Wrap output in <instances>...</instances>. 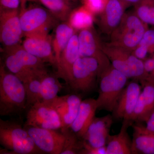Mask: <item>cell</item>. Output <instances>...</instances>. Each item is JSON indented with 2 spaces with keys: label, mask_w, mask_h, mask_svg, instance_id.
I'll return each mask as SVG.
<instances>
[{
  "label": "cell",
  "mask_w": 154,
  "mask_h": 154,
  "mask_svg": "<svg viewBox=\"0 0 154 154\" xmlns=\"http://www.w3.org/2000/svg\"><path fill=\"white\" fill-rule=\"evenodd\" d=\"M27 94L23 82L16 75L0 67V115L19 114L27 109Z\"/></svg>",
  "instance_id": "cell-1"
},
{
  "label": "cell",
  "mask_w": 154,
  "mask_h": 154,
  "mask_svg": "<svg viewBox=\"0 0 154 154\" xmlns=\"http://www.w3.org/2000/svg\"><path fill=\"white\" fill-rule=\"evenodd\" d=\"M99 78V96L96 99L98 110L112 113L128 78L111 64L100 74Z\"/></svg>",
  "instance_id": "cell-2"
},
{
  "label": "cell",
  "mask_w": 154,
  "mask_h": 154,
  "mask_svg": "<svg viewBox=\"0 0 154 154\" xmlns=\"http://www.w3.org/2000/svg\"><path fill=\"white\" fill-rule=\"evenodd\" d=\"M0 143L11 154H37L38 149L21 125L0 119Z\"/></svg>",
  "instance_id": "cell-3"
},
{
  "label": "cell",
  "mask_w": 154,
  "mask_h": 154,
  "mask_svg": "<svg viewBox=\"0 0 154 154\" xmlns=\"http://www.w3.org/2000/svg\"><path fill=\"white\" fill-rule=\"evenodd\" d=\"M102 50L112 66L128 79L137 80L140 84L145 82L146 76L144 69L143 61L136 57L132 52L110 44L102 46Z\"/></svg>",
  "instance_id": "cell-4"
},
{
  "label": "cell",
  "mask_w": 154,
  "mask_h": 154,
  "mask_svg": "<svg viewBox=\"0 0 154 154\" xmlns=\"http://www.w3.org/2000/svg\"><path fill=\"white\" fill-rule=\"evenodd\" d=\"M147 28L136 14H124L119 25L111 34V45L132 52L141 40Z\"/></svg>",
  "instance_id": "cell-5"
},
{
  "label": "cell",
  "mask_w": 154,
  "mask_h": 154,
  "mask_svg": "<svg viewBox=\"0 0 154 154\" xmlns=\"http://www.w3.org/2000/svg\"><path fill=\"white\" fill-rule=\"evenodd\" d=\"M4 52L3 64L20 79L32 73L46 69L44 61L28 52L19 44L5 48Z\"/></svg>",
  "instance_id": "cell-6"
},
{
  "label": "cell",
  "mask_w": 154,
  "mask_h": 154,
  "mask_svg": "<svg viewBox=\"0 0 154 154\" xmlns=\"http://www.w3.org/2000/svg\"><path fill=\"white\" fill-rule=\"evenodd\" d=\"M100 73V63L94 57H80L73 66L69 85L76 92L88 93L96 88Z\"/></svg>",
  "instance_id": "cell-7"
},
{
  "label": "cell",
  "mask_w": 154,
  "mask_h": 154,
  "mask_svg": "<svg viewBox=\"0 0 154 154\" xmlns=\"http://www.w3.org/2000/svg\"><path fill=\"white\" fill-rule=\"evenodd\" d=\"M28 109L25 126L55 130L62 128L59 115L49 103L38 102Z\"/></svg>",
  "instance_id": "cell-8"
},
{
  "label": "cell",
  "mask_w": 154,
  "mask_h": 154,
  "mask_svg": "<svg viewBox=\"0 0 154 154\" xmlns=\"http://www.w3.org/2000/svg\"><path fill=\"white\" fill-rule=\"evenodd\" d=\"M25 128L37 147L43 153L61 154L66 139L64 131L60 133L55 130L30 126Z\"/></svg>",
  "instance_id": "cell-9"
},
{
  "label": "cell",
  "mask_w": 154,
  "mask_h": 154,
  "mask_svg": "<svg viewBox=\"0 0 154 154\" xmlns=\"http://www.w3.org/2000/svg\"><path fill=\"white\" fill-rule=\"evenodd\" d=\"M19 18L25 36L36 33H48V30L54 22L52 15L39 7L21 10Z\"/></svg>",
  "instance_id": "cell-10"
},
{
  "label": "cell",
  "mask_w": 154,
  "mask_h": 154,
  "mask_svg": "<svg viewBox=\"0 0 154 154\" xmlns=\"http://www.w3.org/2000/svg\"><path fill=\"white\" fill-rule=\"evenodd\" d=\"M23 35L18 9H1L0 40L3 45L8 48L19 44Z\"/></svg>",
  "instance_id": "cell-11"
},
{
  "label": "cell",
  "mask_w": 154,
  "mask_h": 154,
  "mask_svg": "<svg viewBox=\"0 0 154 154\" xmlns=\"http://www.w3.org/2000/svg\"><path fill=\"white\" fill-rule=\"evenodd\" d=\"M142 88L140 82L137 80L133 79L127 85L112 112L113 119L130 121Z\"/></svg>",
  "instance_id": "cell-12"
},
{
  "label": "cell",
  "mask_w": 154,
  "mask_h": 154,
  "mask_svg": "<svg viewBox=\"0 0 154 154\" xmlns=\"http://www.w3.org/2000/svg\"><path fill=\"white\" fill-rule=\"evenodd\" d=\"M52 42L48 33H36L25 36L22 46L32 55L57 67Z\"/></svg>",
  "instance_id": "cell-13"
},
{
  "label": "cell",
  "mask_w": 154,
  "mask_h": 154,
  "mask_svg": "<svg viewBox=\"0 0 154 154\" xmlns=\"http://www.w3.org/2000/svg\"><path fill=\"white\" fill-rule=\"evenodd\" d=\"M78 35L80 57H94L98 60L100 63V75L111 64L102 51L95 33L90 28L81 30Z\"/></svg>",
  "instance_id": "cell-14"
},
{
  "label": "cell",
  "mask_w": 154,
  "mask_h": 154,
  "mask_svg": "<svg viewBox=\"0 0 154 154\" xmlns=\"http://www.w3.org/2000/svg\"><path fill=\"white\" fill-rule=\"evenodd\" d=\"M82 98L80 95L72 94L57 96L49 102L60 117L63 128L61 130L69 128L79 112Z\"/></svg>",
  "instance_id": "cell-15"
},
{
  "label": "cell",
  "mask_w": 154,
  "mask_h": 154,
  "mask_svg": "<svg viewBox=\"0 0 154 154\" xmlns=\"http://www.w3.org/2000/svg\"><path fill=\"white\" fill-rule=\"evenodd\" d=\"M113 117L110 114L101 117L95 116L88 128L83 140L94 147L106 145L110 135V128L113 122Z\"/></svg>",
  "instance_id": "cell-16"
},
{
  "label": "cell",
  "mask_w": 154,
  "mask_h": 154,
  "mask_svg": "<svg viewBox=\"0 0 154 154\" xmlns=\"http://www.w3.org/2000/svg\"><path fill=\"white\" fill-rule=\"evenodd\" d=\"M80 57L78 35L74 34L62 53L57 67V75L63 79L67 85L70 82L74 65Z\"/></svg>",
  "instance_id": "cell-17"
},
{
  "label": "cell",
  "mask_w": 154,
  "mask_h": 154,
  "mask_svg": "<svg viewBox=\"0 0 154 154\" xmlns=\"http://www.w3.org/2000/svg\"><path fill=\"white\" fill-rule=\"evenodd\" d=\"M98 110L96 99L90 98L82 100L76 117L69 129L77 137L83 140Z\"/></svg>",
  "instance_id": "cell-18"
},
{
  "label": "cell",
  "mask_w": 154,
  "mask_h": 154,
  "mask_svg": "<svg viewBox=\"0 0 154 154\" xmlns=\"http://www.w3.org/2000/svg\"><path fill=\"white\" fill-rule=\"evenodd\" d=\"M134 111L130 119L131 126L134 122H146L154 108V84L144 82Z\"/></svg>",
  "instance_id": "cell-19"
},
{
  "label": "cell",
  "mask_w": 154,
  "mask_h": 154,
  "mask_svg": "<svg viewBox=\"0 0 154 154\" xmlns=\"http://www.w3.org/2000/svg\"><path fill=\"white\" fill-rule=\"evenodd\" d=\"M131 154H154V132L149 130L143 122H134Z\"/></svg>",
  "instance_id": "cell-20"
},
{
  "label": "cell",
  "mask_w": 154,
  "mask_h": 154,
  "mask_svg": "<svg viewBox=\"0 0 154 154\" xmlns=\"http://www.w3.org/2000/svg\"><path fill=\"white\" fill-rule=\"evenodd\" d=\"M131 126L130 121L122 120L121 129L118 134L110 135L106 144L107 154H131L132 140L128 128Z\"/></svg>",
  "instance_id": "cell-21"
},
{
  "label": "cell",
  "mask_w": 154,
  "mask_h": 154,
  "mask_svg": "<svg viewBox=\"0 0 154 154\" xmlns=\"http://www.w3.org/2000/svg\"><path fill=\"white\" fill-rule=\"evenodd\" d=\"M101 18L105 32L111 33L118 27L124 16V9L119 0H108Z\"/></svg>",
  "instance_id": "cell-22"
},
{
  "label": "cell",
  "mask_w": 154,
  "mask_h": 154,
  "mask_svg": "<svg viewBox=\"0 0 154 154\" xmlns=\"http://www.w3.org/2000/svg\"><path fill=\"white\" fill-rule=\"evenodd\" d=\"M47 72L45 69L30 74L20 79L24 84L27 94V109L40 102L42 80Z\"/></svg>",
  "instance_id": "cell-23"
},
{
  "label": "cell",
  "mask_w": 154,
  "mask_h": 154,
  "mask_svg": "<svg viewBox=\"0 0 154 154\" xmlns=\"http://www.w3.org/2000/svg\"><path fill=\"white\" fill-rule=\"evenodd\" d=\"M74 34V29L69 23L64 22L57 27L52 42L53 49L56 60L57 67L60 60L62 53Z\"/></svg>",
  "instance_id": "cell-24"
},
{
  "label": "cell",
  "mask_w": 154,
  "mask_h": 154,
  "mask_svg": "<svg viewBox=\"0 0 154 154\" xmlns=\"http://www.w3.org/2000/svg\"><path fill=\"white\" fill-rule=\"evenodd\" d=\"M57 75L47 72L42 80L40 90V102L49 103L55 99L63 88Z\"/></svg>",
  "instance_id": "cell-25"
},
{
  "label": "cell",
  "mask_w": 154,
  "mask_h": 154,
  "mask_svg": "<svg viewBox=\"0 0 154 154\" xmlns=\"http://www.w3.org/2000/svg\"><path fill=\"white\" fill-rule=\"evenodd\" d=\"M93 14L85 6L80 8L70 14L69 23L77 30L91 28L94 22Z\"/></svg>",
  "instance_id": "cell-26"
},
{
  "label": "cell",
  "mask_w": 154,
  "mask_h": 154,
  "mask_svg": "<svg viewBox=\"0 0 154 154\" xmlns=\"http://www.w3.org/2000/svg\"><path fill=\"white\" fill-rule=\"evenodd\" d=\"M56 18L66 21L70 15V8L66 0H39Z\"/></svg>",
  "instance_id": "cell-27"
},
{
  "label": "cell",
  "mask_w": 154,
  "mask_h": 154,
  "mask_svg": "<svg viewBox=\"0 0 154 154\" xmlns=\"http://www.w3.org/2000/svg\"><path fill=\"white\" fill-rule=\"evenodd\" d=\"M66 136L64 147L61 154H80L83 149V140L77 137L69 128L63 130Z\"/></svg>",
  "instance_id": "cell-28"
},
{
  "label": "cell",
  "mask_w": 154,
  "mask_h": 154,
  "mask_svg": "<svg viewBox=\"0 0 154 154\" xmlns=\"http://www.w3.org/2000/svg\"><path fill=\"white\" fill-rule=\"evenodd\" d=\"M136 15L145 24L154 25V6L141 5L138 7Z\"/></svg>",
  "instance_id": "cell-29"
},
{
  "label": "cell",
  "mask_w": 154,
  "mask_h": 154,
  "mask_svg": "<svg viewBox=\"0 0 154 154\" xmlns=\"http://www.w3.org/2000/svg\"><path fill=\"white\" fill-rule=\"evenodd\" d=\"M107 2L106 0H85V7L94 14L103 12Z\"/></svg>",
  "instance_id": "cell-30"
},
{
  "label": "cell",
  "mask_w": 154,
  "mask_h": 154,
  "mask_svg": "<svg viewBox=\"0 0 154 154\" xmlns=\"http://www.w3.org/2000/svg\"><path fill=\"white\" fill-rule=\"evenodd\" d=\"M139 45L148 48L149 53L154 52V29H147Z\"/></svg>",
  "instance_id": "cell-31"
},
{
  "label": "cell",
  "mask_w": 154,
  "mask_h": 154,
  "mask_svg": "<svg viewBox=\"0 0 154 154\" xmlns=\"http://www.w3.org/2000/svg\"><path fill=\"white\" fill-rule=\"evenodd\" d=\"M83 149L80 152L81 154H107L106 146L94 147L90 146L85 141L83 140Z\"/></svg>",
  "instance_id": "cell-32"
},
{
  "label": "cell",
  "mask_w": 154,
  "mask_h": 154,
  "mask_svg": "<svg viewBox=\"0 0 154 154\" xmlns=\"http://www.w3.org/2000/svg\"><path fill=\"white\" fill-rule=\"evenodd\" d=\"M148 53V48L146 45H138L132 52V54L136 57L143 61L145 60L147 54Z\"/></svg>",
  "instance_id": "cell-33"
},
{
  "label": "cell",
  "mask_w": 154,
  "mask_h": 154,
  "mask_svg": "<svg viewBox=\"0 0 154 154\" xmlns=\"http://www.w3.org/2000/svg\"><path fill=\"white\" fill-rule=\"evenodd\" d=\"M1 9L6 10L18 9L20 0H0Z\"/></svg>",
  "instance_id": "cell-34"
},
{
  "label": "cell",
  "mask_w": 154,
  "mask_h": 154,
  "mask_svg": "<svg viewBox=\"0 0 154 154\" xmlns=\"http://www.w3.org/2000/svg\"><path fill=\"white\" fill-rule=\"evenodd\" d=\"M143 62L144 69L147 79L149 75L154 72V56L153 57L144 60H143Z\"/></svg>",
  "instance_id": "cell-35"
},
{
  "label": "cell",
  "mask_w": 154,
  "mask_h": 154,
  "mask_svg": "<svg viewBox=\"0 0 154 154\" xmlns=\"http://www.w3.org/2000/svg\"><path fill=\"white\" fill-rule=\"evenodd\" d=\"M146 123L147 128L154 132V108Z\"/></svg>",
  "instance_id": "cell-36"
},
{
  "label": "cell",
  "mask_w": 154,
  "mask_h": 154,
  "mask_svg": "<svg viewBox=\"0 0 154 154\" xmlns=\"http://www.w3.org/2000/svg\"><path fill=\"white\" fill-rule=\"evenodd\" d=\"M39 0H20L21 2V10H24L25 8V5L27 2H38Z\"/></svg>",
  "instance_id": "cell-37"
},
{
  "label": "cell",
  "mask_w": 154,
  "mask_h": 154,
  "mask_svg": "<svg viewBox=\"0 0 154 154\" xmlns=\"http://www.w3.org/2000/svg\"><path fill=\"white\" fill-rule=\"evenodd\" d=\"M146 81L154 84V72L151 74L149 75Z\"/></svg>",
  "instance_id": "cell-38"
},
{
  "label": "cell",
  "mask_w": 154,
  "mask_h": 154,
  "mask_svg": "<svg viewBox=\"0 0 154 154\" xmlns=\"http://www.w3.org/2000/svg\"><path fill=\"white\" fill-rule=\"evenodd\" d=\"M126 2H127L129 3H136L139 2L140 0H124Z\"/></svg>",
  "instance_id": "cell-39"
},
{
  "label": "cell",
  "mask_w": 154,
  "mask_h": 154,
  "mask_svg": "<svg viewBox=\"0 0 154 154\" xmlns=\"http://www.w3.org/2000/svg\"><path fill=\"white\" fill-rule=\"evenodd\" d=\"M66 1H67V0H66Z\"/></svg>",
  "instance_id": "cell-40"
}]
</instances>
